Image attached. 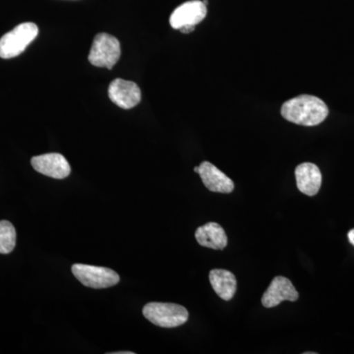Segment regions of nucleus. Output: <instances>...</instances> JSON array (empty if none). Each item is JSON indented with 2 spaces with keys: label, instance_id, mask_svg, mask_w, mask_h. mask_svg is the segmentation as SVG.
I'll return each mask as SVG.
<instances>
[{
  "label": "nucleus",
  "instance_id": "obj_1",
  "mask_svg": "<svg viewBox=\"0 0 354 354\" xmlns=\"http://www.w3.org/2000/svg\"><path fill=\"white\" fill-rule=\"evenodd\" d=\"M281 113L285 120L295 124L316 127L327 118L329 109L319 97L302 95L286 102Z\"/></svg>",
  "mask_w": 354,
  "mask_h": 354
},
{
  "label": "nucleus",
  "instance_id": "obj_2",
  "mask_svg": "<svg viewBox=\"0 0 354 354\" xmlns=\"http://www.w3.org/2000/svg\"><path fill=\"white\" fill-rule=\"evenodd\" d=\"M143 315L153 325L162 328H176L188 321L189 313L185 307L174 304L151 302L143 308Z\"/></svg>",
  "mask_w": 354,
  "mask_h": 354
},
{
  "label": "nucleus",
  "instance_id": "obj_3",
  "mask_svg": "<svg viewBox=\"0 0 354 354\" xmlns=\"http://www.w3.org/2000/svg\"><path fill=\"white\" fill-rule=\"evenodd\" d=\"M39 28L34 23H22L0 39V57L9 59L24 53L26 48L38 37Z\"/></svg>",
  "mask_w": 354,
  "mask_h": 354
},
{
  "label": "nucleus",
  "instance_id": "obj_4",
  "mask_svg": "<svg viewBox=\"0 0 354 354\" xmlns=\"http://www.w3.org/2000/svg\"><path fill=\"white\" fill-rule=\"evenodd\" d=\"M121 55L120 41L111 35L101 32L93 41L88 62L97 67L113 69Z\"/></svg>",
  "mask_w": 354,
  "mask_h": 354
},
{
  "label": "nucleus",
  "instance_id": "obj_5",
  "mask_svg": "<svg viewBox=\"0 0 354 354\" xmlns=\"http://www.w3.org/2000/svg\"><path fill=\"white\" fill-rule=\"evenodd\" d=\"M72 272L82 285L88 288H111L120 281L118 272L113 270L97 266L75 264L72 266Z\"/></svg>",
  "mask_w": 354,
  "mask_h": 354
},
{
  "label": "nucleus",
  "instance_id": "obj_6",
  "mask_svg": "<svg viewBox=\"0 0 354 354\" xmlns=\"http://www.w3.org/2000/svg\"><path fill=\"white\" fill-rule=\"evenodd\" d=\"M207 15V6L200 0H192L177 7L172 12L169 23L174 29L180 30L184 27H196Z\"/></svg>",
  "mask_w": 354,
  "mask_h": 354
},
{
  "label": "nucleus",
  "instance_id": "obj_7",
  "mask_svg": "<svg viewBox=\"0 0 354 354\" xmlns=\"http://www.w3.org/2000/svg\"><path fill=\"white\" fill-rule=\"evenodd\" d=\"M109 95L116 106L123 109H130L141 102L142 93L136 83L115 79L109 85Z\"/></svg>",
  "mask_w": 354,
  "mask_h": 354
},
{
  "label": "nucleus",
  "instance_id": "obj_8",
  "mask_svg": "<svg viewBox=\"0 0 354 354\" xmlns=\"http://www.w3.org/2000/svg\"><path fill=\"white\" fill-rule=\"evenodd\" d=\"M35 171L55 179H64L71 172L69 162L64 156L57 153H44L32 158Z\"/></svg>",
  "mask_w": 354,
  "mask_h": 354
},
{
  "label": "nucleus",
  "instance_id": "obj_9",
  "mask_svg": "<svg viewBox=\"0 0 354 354\" xmlns=\"http://www.w3.org/2000/svg\"><path fill=\"white\" fill-rule=\"evenodd\" d=\"M299 293L295 290L290 279L283 277H276L263 295L262 304L266 308H272L285 300L297 301Z\"/></svg>",
  "mask_w": 354,
  "mask_h": 354
},
{
  "label": "nucleus",
  "instance_id": "obj_10",
  "mask_svg": "<svg viewBox=\"0 0 354 354\" xmlns=\"http://www.w3.org/2000/svg\"><path fill=\"white\" fill-rule=\"evenodd\" d=\"M198 174L204 185L212 192L232 193L234 189V181L211 162H203Z\"/></svg>",
  "mask_w": 354,
  "mask_h": 354
},
{
  "label": "nucleus",
  "instance_id": "obj_11",
  "mask_svg": "<svg viewBox=\"0 0 354 354\" xmlns=\"http://www.w3.org/2000/svg\"><path fill=\"white\" fill-rule=\"evenodd\" d=\"M297 188L307 196H315L322 185V174L316 165L304 162L295 169Z\"/></svg>",
  "mask_w": 354,
  "mask_h": 354
},
{
  "label": "nucleus",
  "instance_id": "obj_12",
  "mask_svg": "<svg viewBox=\"0 0 354 354\" xmlns=\"http://www.w3.org/2000/svg\"><path fill=\"white\" fill-rule=\"evenodd\" d=\"M195 237L200 245L223 250L227 245V236L225 230L216 223H208L198 227Z\"/></svg>",
  "mask_w": 354,
  "mask_h": 354
},
{
  "label": "nucleus",
  "instance_id": "obj_13",
  "mask_svg": "<svg viewBox=\"0 0 354 354\" xmlns=\"http://www.w3.org/2000/svg\"><path fill=\"white\" fill-rule=\"evenodd\" d=\"M209 283L221 299L228 301L236 292V278L227 270L215 269L209 272Z\"/></svg>",
  "mask_w": 354,
  "mask_h": 354
},
{
  "label": "nucleus",
  "instance_id": "obj_14",
  "mask_svg": "<svg viewBox=\"0 0 354 354\" xmlns=\"http://www.w3.org/2000/svg\"><path fill=\"white\" fill-rule=\"evenodd\" d=\"M16 245V230L10 221H0V254L12 252Z\"/></svg>",
  "mask_w": 354,
  "mask_h": 354
},
{
  "label": "nucleus",
  "instance_id": "obj_15",
  "mask_svg": "<svg viewBox=\"0 0 354 354\" xmlns=\"http://www.w3.org/2000/svg\"><path fill=\"white\" fill-rule=\"evenodd\" d=\"M348 236L349 242L354 245V230H351V232H348Z\"/></svg>",
  "mask_w": 354,
  "mask_h": 354
},
{
  "label": "nucleus",
  "instance_id": "obj_16",
  "mask_svg": "<svg viewBox=\"0 0 354 354\" xmlns=\"http://www.w3.org/2000/svg\"><path fill=\"white\" fill-rule=\"evenodd\" d=\"M113 354H134L132 351H122V353H113Z\"/></svg>",
  "mask_w": 354,
  "mask_h": 354
},
{
  "label": "nucleus",
  "instance_id": "obj_17",
  "mask_svg": "<svg viewBox=\"0 0 354 354\" xmlns=\"http://www.w3.org/2000/svg\"><path fill=\"white\" fill-rule=\"evenodd\" d=\"M194 171H195V172H197V174H198V171H199V167H195V169H194Z\"/></svg>",
  "mask_w": 354,
  "mask_h": 354
}]
</instances>
